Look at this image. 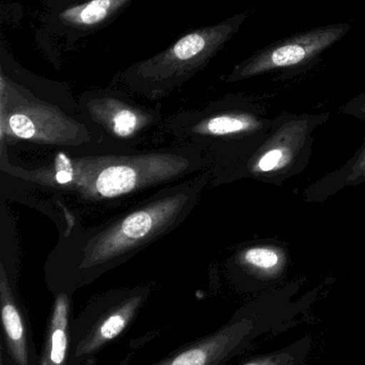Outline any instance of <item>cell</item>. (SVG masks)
I'll return each mask as SVG.
<instances>
[{
  "label": "cell",
  "instance_id": "obj_1",
  "mask_svg": "<svg viewBox=\"0 0 365 365\" xmlns=\"http://www.w3.org/2000/svg\"><path fill=\"white\" fill-rule=\"evenodd\" d=\"M206 164L201 152L180 147L159 153L139 155L73 156L59 152L51 164L36 169L6 165V171L19 181L56 193H68L83 203L126 200L154 187L177 181L201 170Z\"/></svg>",
  "mask_w": 365,
  "mask_h": 365
},
{
  "label": "cell",
  "instance_id": "obj_2",
  "mask_svg": "<svg viewBox=\"0 0 365 365\" xmlns=\"http://www.w3.org/2000/svg\"><path fill=\"white\" fill-rule=\"evenodd\" d=\"M205 182V178L201 177L194 184L186 182L164 190L160 197L120 217L111 225L88 234L68 267L47 279L51 291L55 295H72L79 287L94 282L107 270L169 233L188 216Z\"/></svg>",
  "mask_w": 365,
  "mask_h": 365
},
{
  "label": "cell",
  "instance_id": "obj_3",
  "mask_svg": "<svg viewBox=\"0 0 365 365\" xmlns=\"http://www.w3.org/2000/svg\"><path fill=\"white\" fill-rule=\"evenodd\" d=\"M246 14H238L182 34L164 51L131 64L114 83L147 98H160L206 68L238 31Z\"/></svg>",
  "mask_w": 365,
  "mask_h": 365
},
{
  "label": "cell",
  "instance_id": "obj_4",
  "mask_svg": "<svg viewBox=\"0 0 365 365\" xmlns=\"http://www.w3.org/2000/svg\"><path fill=\"white\" fill-rule=\"evenodd\" d=\"M0 83L2 136L60 147L79 148L91 143L100 145L87 123H79L59 107L36 98L21 83L14 57L4 40L0 43Z\"/></svg>",
  "mask_w": 365,
  "mask_h": 365
},
{
  "label": "cell",
  "instance_id": "obj_5",
  "mask_svg": "<svg viewBox=\"0 0 365 365\" xmlns=\"http://www.w3.org/2000/svg\"><path fill=\"white\" fill-rule=\"evenodd\" d=\"M301 309L287 302H255L222 327L150 365H227L257 340L295 324Z\"/></svg>",
  "mask_w": 365,
  "mask_h": 365
},
{
  "label": "cell",
  "instance_id": "obj_6",
  "mask_svg": "<svg viewBox=\"0 0 365 365\" xmlns=\"http://www.w3.org/2000/svg\"><path fill=\"white\" fill-rule=\"evenodd\" d=\"M150 295L149 287L118 289L89 302L70 324L68 365H84L126 331Z\"/></svg>",
  "mask_w": 365,
  "mask_h": 365
},
{
  "label": "cell",
  "instance_id": "obj_7",
  "mask_svg": "<svg viewBox=\"0 0 365 365\" xmlns=\"http://www.w3.org/2000/svg\"><path fill=\"white\" fill-rule=\"evenodd\" d=\"M79 115L106 149L133 148L159 123L161 115L133 102L116 89L85 92L77 104Z\"/></svg>",
  "mask_w": 365,
  "mask_h": 365
},
{
  "label": "cell",
  "instance_id": "obj_8",
  "mask_svg": "<svg viewBox=\"0 0 365 365\" xmlns=\"http://www.w3.org/2000/svg\"><path fill=\"white\" fill-rule=\"evenodd\" d=\"M133 0H86L49 10L41 17L36 43L41 51L56 61L77 42L100 31L115 21Z\"/></svg>",
  "mask_w": 365,
  "mask_h": 365
},
{
  "label": "cell",
  "instance_id": "obj_9",
  "mask_svg": "<svg viewBox=\"0 0 365 365\" xmlns=\"http://www.w3.org/2000/svg\"><path fill=\"white\" fill-rule=\"evenodd\" d=\"M346 30L347 26H329L281 41L238 64L227 81H242L269 71L306 63L342 38Z\"/></svg>",
  "mask_w": 365,
  "mask_h": 365
},
{
  "label": "cell",
  "instance_id": "obj_10",
  "mask_svg": "<svg viewBox=\"0 0 365 365\" xmlns=\"http://www.w3.org/2000/svg\"><path fill=\"white\" fill-rule=\"evenodd\" d=\"M263 123L255 115L237 109L208 108L205 113L179 115L167 122V130L180 137L182 147L201 150L204 143L229 140L255 132ZM201 152V151H199Z\"/></svg>",
  "mask_w": 365,
  "mask_h": 365
},
{
  "label": "cell",
  "instance_id": "obj_11",
  "mask_svg": "<svg viewBox=\"0 0 365 365\" xmlns=\"http://www.w3.org/2000/svg\"><path fill=\"white\" fill-rule=\"evenodd\" d=\"M0 302L4 329L1 359H6V365H38L39 356L32 341L27 313L13 292L4 265L0 278Z\"/></svg>",
  "mask_w": 365,
  "mask_h": 365
},
{
  "label": "cell",
  "instance_id": "obj_12",
  "mask_svg": "<svg viewBox=\"0 0 365 365\" xmlns=\"http://www.w3.org/2000/svg\"><path fill=\"white\" fill-rule=\"evenodd\" d=\"M56 296L49 317L38 365H68L70 347L71 296L59 293Z\"/></svg>",
  "mask_w": 365,
  "mask_h": 365
},
{
  "label": "cell",
  "instance_id": "obj_13",
  "mask_svg": "<svg viewBox=\"0 0 365 365\" xmlns=\"http://www.w3.org/2000/svg\"><path fill=\"white\" fill-rule=\"evenodd\" d=\"M304 123V122H302ZM300 124L291 140H287L291 130V124L283 126L280 132L274 135L271 141L267 143L259 152L253 164L252 171L255 175L259 173H272L282 170L287 166L296 155V149H299L304 143V136L300 135L306 133L304 124Z\"/></svg>",
  "mask_w": 365,
  "mask_h": 365
},
{
  "label": "cell",
  "instance_id": "obj_14",
  "mask_svg": "<svg viewBox=\"0 0 365 365\" xmlns=\"http://www.w3.org/2000/svg\"><path fill=\"white\" fill-rule=\"evenodd\" d=\"M240 263L249 272L261 278L279 276L286 263L285 253L271 246H255L240 255Z\"/></svg>",
  "mask_w": 365,
  "mask_h": 365
},
{
  "label": "cell",
  "instance_id": "obj_15",
  "mask_svg": "<svg viewBox=\"0 0 365 365\" xmlns=\"http://www.w3.org/2000/svg\"><path fill=\"white\" fill-rule=\"evenodd\" d=\"M312 345L310 336H302L282 349L255 356L240 365H304L312 351Z\"/></svg>",
  "mask_w": 365,
  "mask_h": 365
},
{
  "label": "cell",
  "instance_id": "obj_16",
  "mask_svg": "<svg viewBox=\"0 0 365 365\" xmlns=\"http://www.w3.org/2000/svg\"><path fill=\"white\" fill-rule=\"evenodd\" d=\"M355 173L351 175V181H353L354 178L357 175L358 178H364L365 179V148L364 153L360 156L358 160L357 164L355 165Z\"/></svg>",
  "mask_w": 365,
  "mask_h": 365
},
{
  "label": "cell",
  "instance_id": "obj_17",
  "mask_svg": "<svg viewBox=\"0 0 365 365\" xmlns=\"http://www.w3.org/2000/svg\"><path fill=\"white\" fill-rule=\"evenodd\" d=\"M44 4L49 6V10H53V9L58 8L59 6L60 0H43Z\"/></svg>",
  "mask_w": 365,
  "mask_h": 365
},
{
  "label": "cell",
  "instance_id": "obj_18",
  "mask_svg": "<svg viewBox=\"0 0 365 365\" xmlns=\"http://www.w3.org/2000/svg\"><path fill=\"white\" fill-rule=\"evenodd\" d=\"M83 1H86V0H60L59 6H58V8H62V6H70V4H79V2Z\"/></svg>",
  "mask_w": 365,
  "mask_h": 365
}]
</instances>
